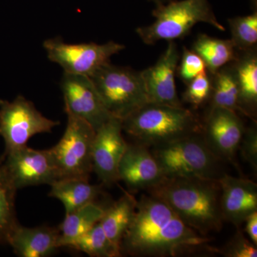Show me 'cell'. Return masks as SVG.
<instances>
[{"label": "cell", "mask_w": 257, "mask_h": 257, "mask_svg": "<svg viewBox=\"0 0 257 257\" xmlns=\"http://www.w3.org/2000/svg\"><path fill=\"white\" fill-rule=\"evenodd\" d=\"M150 1L154 2L157 5H160L166 4V3L172 1V0H150Z\"/></svg>", "instance_id": "cell-32"}, {"label": "cell", "mask_w": 257, "mask_h": 257, "mask_svg": "<svg viewBox=\"0 0 257 257\" xmlns=\"http://www.w3.org/2000/svg\"><path fill=\"white\" fill-rule=\"evenodd\" d=\"M18 189L0 166V243L8 244L15 229L20 225L15 211Z\"/></svg>", "instance_id": "cell-24"}, {"label": "cell", "mask_w": 257, "mask_h": 257, "mask_svg": "<svg viewBox=\"0 0 257 257\" xmlns=\"http://www.w3.org/2000/svg\"><path fill=\"white\" fill-rule=\"evenodd\" d=\"M43 47L49 60L61 66L64 72L87 77L110 62L112 56L125 48L124 45L114 41L102 45L94 42L68 44L60 37L45 40Z\"/></svg>", "instance_id": "cell-9"}, {"label": "cell", "mask_w": 257, "mask_h": 257, "mask_svg": "<svg viewBox=\"0 0 257 257\" xmlns=\"http://www.w3.org/2000/svg\"><path fill=\"white\" fill-rule=\"evenodd\" d=\"M219 182L223 219L239 227L248 215L257 211L256 184L227 174Z\"/></svg>", "instance_id": "cell-16"}, {"label": "cell", "mask_w": 257, "mask_h": 257, "mask_svg": "<svg viewBox=\"0 0 257 257\" xmlns=\"http://www.w3.org/2000/svg\"><path fill=\"white\" fill-rule=\"evenodd\" d=\"M246 224L245 230L249 236L251 242L257 244V211L253 212L252 214L248 215L245 219L244 222Z\"/></svg>", "instance_id": "cell-31"}, {"label": "cell", "mask_w": 257, "mask_h": 257, "mask_svg": "<svg viewBox=\"0 0 257 257\" xmlns=\"http://www.w3.org/2000/svg\"><path fill=\"white\" fill-rule=\"evenodd\" d=\"M60 87L66 114L87 121L95 132L112 118L90 77L64 72Z\"/></svg>", "instance_id": "cell-11"}, {"label": "cell", "mask_w": 257, "mask_h": 257, "mask_svg": "<svg viewBox=\"0 0 257 257\" xmlns=\"http://www.w3.org/2000/svg\"><path fill=\"white\" fill-rule=\"evenodd\" d=\"M123 131L147 147L167 145L202 133L197 114L182 106L148 102L121 121Z\"/></svg>", "instance_id": "cell-3"}, {"label": "cell", "mask_w": 257, "mask_h": 257, "mask_svg": "<svg viewBox=\"0 0 257 257\" xmlns=\"http://www.w3.org/2000/svg\"><path fill=\"white\" fill-rule=\"evenodd\" d=\"M122 132L121 120L112 117L95 133L92 151V172L106 185L119 180L118 167L127 147Z\"/></svg>", "instance_id": "cell-13"}, {"label": "cell", "mask_w": 257, "mask_h": 257, "mask_svg": "<svg viewBox=\"0 0 257 257\" xmlns=\"http://www.w3.org/2000/svg\"><path fill=\"white\" fill-rule=\"evenodd\" d=\"M244 132L237 111L219 106L210 107L202 126L208 147L224 162H234Z\"/></svg>", "instance_id": "cell-12"}, {"label": "cell", "mask_w": 257, "mask_h": 257, "mask_svg": "<svg viewBox=\"0 0 257 257\" xmlns=\"http://www.w3.org/2000/svg\"><path fill=\"white\" fill-rule=\"evenodd\" d=\"M192 229L172 208L154 196L143 195L121 243L132 256H175L209 242Z\"/></svg>", "instance_id": "cell-1"}, {"label": "cell", "mask_w": 257, "mask_h": 257, "mask_svg": "<svg viewBox=\"0 0 257 257\" xmlns=\"http://www.w3.org/2000/svg\"><path fill=\"white\" fill-rule=\"evenodd\" d=\"M137 202L130 193L124 192L117 201L105 209L99 221L108 239L120 251L121 241L135 215Z\"/></svg>", "instance_id": "cell-20"}, {"label": "cell", "mask_w": 257, "mask_h": 257, "mask_svg": "<svg viewBox=\"0 0 257 257\" xmlns=\"http://www.w3.org/2000/svg\"><path fill=\"white\" fill-rule=\"evenodd\" d=\"M223 254L229 257H256V246L250 243L241 234H237L226 246Z\"/></svg>", "instance_id": "cell-29"}, {"label": "cell", "mask_w": 257, "mask_h": 257, "mask_svg": "<svg viewBox=\"0 0 257 257\" xmlns=\"http://www.w3.org/2000/svg\"><path fill=\"white\" fill-rule=\"evenodd\" d=\"M166 178L149 147L135 143L126 147L118 167V179L133 191L153 188Z\"/></svg>", "instance_id": "cell-15"}, {"label": "cell", "mask_w": 257, "mask_h": 257, "mask_svg": "<svg viewBox=\"0 0 257 257\" xmlns=\"http://www.w3.org/2000/svg\"><path fill=\"white\" fill-rule=\"evenodd\" d=\"M211 107L219 106L241 112L239 87L233 64L219 69L211 74Z\"/></svg>", "instance_id": "cell-23"}, {"label": "cell", "mask_w": 257, "mask_h": 257, "mask_svg": "<svg viewBox=\"0 0 257 257\" xmlns=\"http://www.w3.org/2000/svg\"><path fill=\"white\" fill-rule=\"evenodd\" d=\"M17 256L45 257L60 248L58 228L42 226L25 227L19 225L9 243Z\"/></svg>", "instance_id": "cell-17"}, {"label": "cell", "mask_w": 257, "mask_h": 257, "mask_svg": "<svg viewBox=\"0 0 257 257\" xmlns=\"http://www.w3.org/2000/svg\"><path fill=\"white\" fill-rule=\"evenodd\" d=\"M65 247L74 248L94 257H117L121 255V251L108 239L99 221L87 232L69 241Z\"/></svg>", "instance_id": "cell-25"}, {"label": "cell", "mask_w": 257, "mask_h": 257, "mask_svg": "<svg viewBox=\"0 0 257 257\" xmlns=\"http://www.w3.org/2000/svg\"><path fill=\"white\" fill-rule=\"evenodd\" d=\"M239 147L241 155L253 169H257V133L256 126L245 128Z\"/></svg>", "instance_id": "cell-30"}, {"label": "cell", "mask_w": 257, "mask_h": 257, "mask_svg": "<svg viewBox=\"0 0 257 257\" xmlns=\"http://www.w3.org/2000/svg\"><path fill=\"white\" fill-rule=\"evenodd\" d=\"M180 60L178 47L169 41L156 63L141 71L149 102L182 106L177 94L175 77Z\"/></svg>", "instance_id": "cell-14"}, {"label": "cell", "mask_w": 257, "mask_h": 257, "mask_svg": "<svg viewBox=\"0 0 257 257\" xmlns=\"http://www.w3.org/2000/svg\"><path fill=\"white\" fill-rule=\"evenodd\" d=\"M207 70V66L202 57L192 50H189L184 47L177 70L180 79L187 84Z\"/></svg>", "instance_id": "cell-28"}, {"label": "cell", "mask_w": 257, "mask_h": 257, "mask_svg": "<svg viewBox=\"0 0 257 257\" xmlns=\"http://www.w3.org/2000/svg\"><path fill=\"white\" fill-rule=\"evenodd\" d=\"M50 186L49 196L62 203L66 214L94 202L101 192L100 186L90 184L89 180L84 179H59Z\"/></svg>", "instance_id": "cell-19"}, {"label": "cell", "mask_w": 257, "mask_h": 257, "mask_svg": "<svg viewBox=\"0 0 257 257\" xmlns=\"http://www.w3.org/2000/svg\"><path fill=\"white\" fill-rule=\"evenodd\" d=\"M149 194L168 204L189 226L204 236L222 227L219 181L166 177Z\"/></svg>", "instance_id": "cell-2"}, {"label": "cell", "mask_w": 257, "mask_h": 257, "mask_svg": "<svg viewBox=\"0 0 257 257\" xmlns=\"http://www.w3.org/2000/svg\"><path fill=\"white\" fill-rule=\"evenodd\" d=\"M192 50L202 57L211 74L234 62L239 54L231 40H221L205 34L198 35Z\"/></svg>", "instance_id": "cell-21"}, {"label": "cell", "mask_w": 257, "mask_h": 257, "mask_svg": "<svg viewBox=\"0 0 257 257\" xmlns=\"http://www.w3.org/2000/svg\"><path fill=\"white\" fill-rule=\"evenodd\" d=\"M239 93L241 112L252 116L257 105V54L256 47L239 52L234 62Z\"/></svg>", "instance_id": "cell-18"}, {"label": "cell", "mask_w": 257, "mask_h": 257, "mask_svg": "<svg viewBox=\"0 0 257 257\" xmlns=\"http://www.w3.org/2000/svg\"><path fill=\"white\" fill-rule=\"evenodd\" d=\"M95 130L84 120L67 114V124L59 143L50 149L59 179L89 180L92 172V151Z\"/></svg>", "instance_id": "cell-7"}, {"label": "cell", "mask_w": 257, "mask_h": 257, "mask_svg": "<svg viewBox=\"0 0 257 257\" xmlns=\"http://www.w3.org/2000/svg\"><path fill=\"white\" fill-rule=\"evenodd\" d=\"M60 124V121L44 116L23 96L13 101L0 99V136L5 144L4 154L26 146L32 137L52 133Z\"/></svg>", "instance_id": "cell-8"}, {"label": "cell", "mask_w": 257, "mask_h": 257, "mask_svg": "<svg viewBox=\"0 0 257 257\" xmlns=\"http://www.w3.org/2000/svg\"><path fill=\"white\" fill-rule=\"evenodd\" d=\"M2 167L17 189L53 183L59 174L50 150H37L28 146L4 154Z\"/></svg>", "instance_id": "cell-10"}, {"label": "cell", "mask_w": 257, "mask_h": 257, "mask_svg": "<svg viewBox=\"0 0 257 257\" xmlns=\"http://www.w3.org/2000/svg\"><path fill=\"white\" fill-rule=\"evenodd\" d=\"M152 16L155 18L153 23L136 30L142 41L149 45L187 36L198 23H207L221 32L225 30L208 0H172L157 5Z\"/></svg>", "instance_id": "cell-5"}, {"label": "cell", "mask_w": 257, "mask_h": 257, "mask_svg": "<svg viewBox=\"0 0 257 257\" xmlns=\"http://www.w3.org/2000/svg\"><path fill=\"white\" fill-rule=\"evenodd\" d=\"M89 77L112 117L122 121L149 102L141 72L109 62Z\"/></svg>", "instance_id": "cell-6"}, {"label": "cell", "mask_w": 257, "mask_h": 257, "mask_svg": "<svg viewBox=\"0 0 257 257\" xmlns=\"http://www.w3.org/2000/svg\"><path fill=\"white\" fill-rule=\"evenodd\" d=\"M187 85L183 94L184 100L194 107H199L210 98L212 89L211 74L207 70L187 83Z\"/></svg>", "instance_id": "cell-27"}, {"label": "cell", "mask_w": 257, "mask_h": 257, "mask_svg": "<svg viewBox=\"0 0 257 257\" xmlns=\"http://www.w3.org/2000/svg\"><path fill=\"white\" fill-rule=\"evenodd\" d=\"M231 40L238 52H245L256 47L257 43V12L246 16L228 20Z\"/></svg>", "instance_id": "cell-26"}, {"label": "cell", "mask_w": 257, "mask_h": 257, "mask_svg": "<svg viewBox=\"0 0 257 257\" xmlns=\"http://www.w3.org/2000/svg\"><path fill=\"white\" fill-rule=\"evenodd\" d=\"M151 152L166 177L219 181L226 175L224 161L209 149L202 133L153 147Z\"/></svg>", "instance_id": "cell-4"}, {"label": "cell", "mask_w": 257, "mask_h": 257, "mask_svg": "<svg viewBox=\"0 0 257 257\" xmlns=\"http://www.w3.org/2000/svg\"><path fill=\"white\" fill-rule=\"evenodd\" d=\"M105 209L95 204L89 203L84 207L65 215L62 224L59 226L60 248L72 240L89 231L101 220Z\"/></svg>", "instance_id": "cell-22"}]
</instances>
